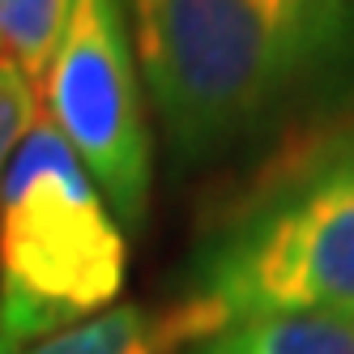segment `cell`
<instances>
[{"label":"cell","mask_w":354,"mask_h":354,"mask_svg":"<svg viewBox=\"0 0 354 354\" xmlns=\"http://www.w3.org/2000/svg\"><path fill=\"white\" fill-rule=\"evenodd\" d=\"M124 273V226L64 137L35 120L0 184V354L111 312Z\"/></svg>","instance_id":"cell-2"},{"label":"cell","mask_w":354,"mask_h":354,"mask_svg":"<svg viewBox=\"0 0 354 354\" xmlns=\"http://www.w3.org/2000/svg\"><path fill=\"white\" fill-rule=\"evenodd\" d=\"M68 0H0V56L39 94L64 30Z\"/></svg>","instance_id":"cell-7"},{"label":"cell","mask_w":354,"mask_h":354,"mask_svg":"<svg viewBox=\"0 0 354 354\" xmlns=\"http://www.w3.org/2000/svg\"><path fill=\"white\" fill-rule=\"evenodd\" d=\"M175 158H214L308 90V68L261 0H124Z\"/></svg>","instance_id":"cell-3"},{"label":"cell","mask_w":354,"mask_h":354,"mask_svg":"<svg viewBox=\"0 0 354 354\" xmlns=\"http://www.w3.org/2000/svg\"><path fill=\"white\" fill-rule=\"evenodd\" d=\"M124 0H68L43 82L47 124L77 154L120 226H141L154 180L145 98Z\"/></svg>","instance_id":"cell-4"},{"label":"cell","mask_w":354,"mask_h":354,"mask_svg":"<svg viewBox=\"0 0 354 354\" xmlns=\"http://www.w3.org/2000/svg\"><path fill=\"white\" fill-rule=\"evenodd\" d=\"M158 328L137 308H111L26 354H158Z\"/></svg>","instance_id":"cell-8"},{"label":"cell","mask_w":354,"mask_h":354,"mask_svg":"<svg viewBox=\"0 0 354 354\" xmlns=\"http://www.w3.org/2000/svg\"><path fill=\"white\" fill-rule=\"evenodd\" d=\"M35 103H39V94L30 90V82L0 56V184H5L13 149L21 145V137H26L35 129V120H39Z\"/></svg>","instance_id":"cell-9"},{"label":"cell","mask_w":354,"mask_h":354,"mask_svg":"<svg viewBox=\"0 0 354 354\" xmlns=\"http://www.w3.org/2000/svg\"><path fill=\"white\" fill-rule=\"evenodd\" d=\"M299 52L308 82L354 68V0H261Z\"/></svg>","instance_id":"cell-6"},{"label":"cell","mask_w":354,"mask_h":354,"mask_svg":"<svg viewBox=\"0 0 354 354\" xmlns=\"http://www.w3.org/2000/svg\"><path fill=\"white\" fill-rule=\"evenodd\" d=\"M290 312L354 316V120L303 145L214 222L158 346Z\"/></svg>","instance_id":"cell-1"},{"label":"cell","mask_w":354,"mask_h":354,"mask_svg":"<svg viewBox=\"0 0 354 354\" xmlns=\"http://www.w3.org/2000/svg\"><path fill=\"white\" fill-rule=\"evenodd\" d=\"M188 354H354V316H333V312L257 316L192 342Z\"/></svg>","instance_id":"cell-5"}]
</instances>
